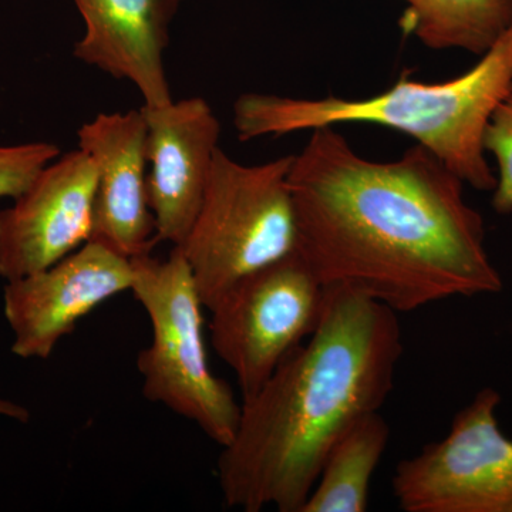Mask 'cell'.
Masks as SVG:
<instances>
[{"label": "cell", "mask_w": 512, "mask_h": 512, "mask_svg": "<svg viewBox=\"0 0 512 512\" xmlns=\"http://www.w3.org/2000/svg\"><path fill=\"white\" fill-rule=\"evenodd\" d=\"M326 292L295 251L239 279L208 309L212 348L237 377L242 400L315 332Z\"/></svg>", "instance_id": "8992f818"}, {"label": "cell", "mask_w": 512, "mask_h": 512, "mask_svg": "<svg viewBox=\"0 0 512 512\" xmlns=\"http://www.w3.org/2000/svg\"><path fill=\"white\" fill-rule=\"evenodd\" d=\"M97 170L93 241L128 259L151 254L156 222L147 197V123L143 110L101 113L77 131Z\"/></svg>", "instance_id": "8fae6325"}, {"label": "cell", "mask_w": 512, "mask_h": 512, "mask_svg": "<svg viewBox=\"0 0 512 512\" xmlns=\"http://www.w3.org/2000/svg\"><path fill=\"white\" fill-rule=\"evenodd\" d=\"M134 298L150 318L153 340L137 356L143 394L194 421L212 441L227 446L237 431L241 404L231 384L211 372L202 301L190 265L178 247L161 261L131 259Z\"/></svg>", "instance_id": "5b68a950"}, {"label": "cell", "mask_w": 512, "mask_h": 512, "mask_svg": "<svg viewBox=\"0 0 512 512\" xmlns=\"http://www.w3.org/2000/svg\"><path fill=\"white\" fill-rule=\"evenodd\" d=\"M293 156L245 165L221 148L183 251L204 308L244 278L293 254L298 224L289 171Z\"/></svg>", "instance_id": "277c9868"}, {"label": "cell", "mask_w": 512, "mask_h": 512, "mask_svg": "<svg viewBox=\"0 0 512 512\" xmlns=\"http://www.w3.org/2000/svg\"><path fill=\"white\" fill-rule=\"evenodd\" d=\"M510 94L512 23L470 70L447 82H419L404 73L390 89L365 99L245 93L235 101L234 126L239 140L249 141L343 124H375L412 137L474 190L493 191L485 131Z\"/></svg>", "instance_id": "3957f363"}, {"label": "cell", "mask_w": 512, "mask_h": 512, "mask_svg": "<svg viewBox=\"0 0 512 512\" xmlns=\"http://www.w3.org/2000/svg\"><path fill=\"white\" fill-rule=\"evenodd\" d=\"M133 279L131 259L90 239L49 268L8 281L3 311L13 332V355L49 359L80 319L131 291Z\"/></svg>", "instance_id": "ba28073f"}, {"label": "cell", "mask_w": 512, "mask_h": 512, "mask_svg": "<svg viewBox=\"0 0 512 512\" xmlns=\"http://www.w3.org/2000/svg\"><path fill=\"white\" fill-rule=\"evenodd\" d=\"M389 440V424L379 412L360 417L329 451L302 512H365Z\"/></svg>", "instance_id": "4fadbf2b"}, {"label": "cell", "mask_w": 512, "mask_h": 512, "mask_svg": "<svg viewBox=\"0 0 512 512\" xmlns=\"http://www.w3.org/2000/svg\"><path fill=\"white\" fill-rule=\"evenodd\" d=\"M141 110L147 123V197L156 241L181 247L200 211L220 148V120L202 97Z\"/></svg>", "instance_id": "30bf717a"}, {"label": "cell", "mask_w": 512, "mask_h": 512, "mask_svg": "<svg viewBox=\"0 0 512 512\" xmlns=\"http://www.w3.org/2000/svg\"><path fill=\"white\" fill-rule=\"evenodd\" d=\"M84 20L74 57L137 87L144 106L173 101L164 52L185 0H73Z\"/></svg>", "instance_id": "7c38bea8"}, {"label": "cell", "mask_w": 512, "mask_h": 512, "mask_svg": "<svg viewBox=\"0 0 512 512\" xmlns=\"http://www.w3.org/2000/svg\"><path fill=\"white\" fill-rule=\"evenodd\" d=\"M484 147L494 158L497 174L493 208L498 214L512 212V94L495 110L485 131Z\"/></svg>", "instance_id": "2e32d148"}, {"label": "cell", "mask_w": 512, "mask_h": 512, "mask_svg": "<svg viewBox=\"0 0 512 512\" xmlns=\"http://www.w3.org/2000/svg\"><path fill=\"white\" fill-rule=\"evenodd\" d=\"M464 185L419 144L380 163L360 156L336 127L316 128L289 171L296 251L326 288L397 313L501 292L483 217Z\"/></svg>", "instance_id": "6da1fadb"}, {"label": "cell", "mask_w": 512, "mask_h": 512, "mask_svg": "<svg viewBox=\"0 0 512 512\" xmlns=\"http://www.w3.org/2000/svg\"><path fill=\"white\" fill-rule=\"evenodd\" d=\"M404 28L433 50L481 56L512 23V0H402Z\"/></svg>", "instance_id": "5bb4252c"}, {"label": "cell", "mask_w": 512, "mask_h": 512, "mask_svg": "<svg viewBox=\"0 0 512 512\" xmlns=\"http://www.w3.org/2000/svg\"><path fill=\"white\" fill-rule=\"evenodd\" d=\"M59 156V146L49 141L0 146V198L16 200Z\"/></svg>", "instance_id": "9a60e30c"}, {"label": "cell", "mask_w": 512, "mask_h": 512, "mask_svg": "<svg viewBox=\"0 0 512 512\" xmlns=\"http://www.w3.org/2000/svg\"><path fill=\"white\" fill-rule=\"evenodd\" d=\"M487 387L460 410L443 440L397 464L393 494L406 512H512V439Z\"/></svg>", "instance_id": "52a82bcc"}, {"label": "cell", "mask_w": 512, "mask_h": 512, "mask_svg": "<svg viewBox=\"0 0 512 512\" xmlns=\"http://www.w3.org/2000/svg\"><path fill=\"white\" fill-rule=\"evenodd\" d=\"M402 355L397 312L328 288L315 332L242 400L237 431L218 458L225 505L302 512L336 441L386 402Z\"/></svg>", "instance_id": "7a4b0ae2"}, {"label": "cell", "mask_w": 512, "mask_h": 512, "mask_svg": "<svg viewBox=\"0 0 512 512\" xmlns=\"http://www.w3.org/2000/svg\"><path fill=\"white\" fill-rule=\"evenodd\" d=\"M0 416L9 417V419L20 421V423H28L30 420V413L26 407L5 399H0Z\"/></svg>", "instance_id": "e0dca14e"}, {"label": "cell", "mask_w": 512, "mask_h": 512, "mask_svg": "<svg viewBox=\"0 0 512 512\" xmlns=\"http://www.w3.org/2000/svg\"><path fill=\"white\" fill-rule=\"evenodd\" d=\"M97 170L83 150L57 157L13 205L0 211V276L23 278L92 239Z\"/></svg>", "instance_id": "9c48e42d"}]
</instances>
